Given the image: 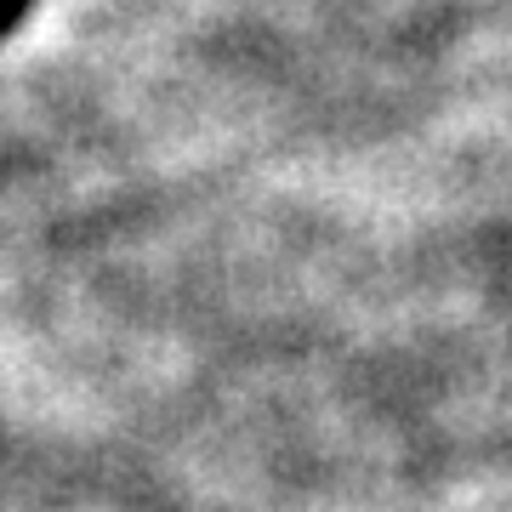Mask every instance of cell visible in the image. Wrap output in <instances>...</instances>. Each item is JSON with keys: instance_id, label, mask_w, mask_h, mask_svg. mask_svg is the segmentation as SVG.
<instances>
[{"instance_id": "obj_1", "label": "cell", "mask_w": 512, "mask_h": 512, "mask_svg": "<svg viewBox=\"0 0 512 512\" xmlns=\"http://www.w3.org/2000/svg\"><path fill=\"white\" fill-rule=\"evenodd\" d=\"M23 12H29V0H6V29H18Z\"/></svg>"}]
</instances>
